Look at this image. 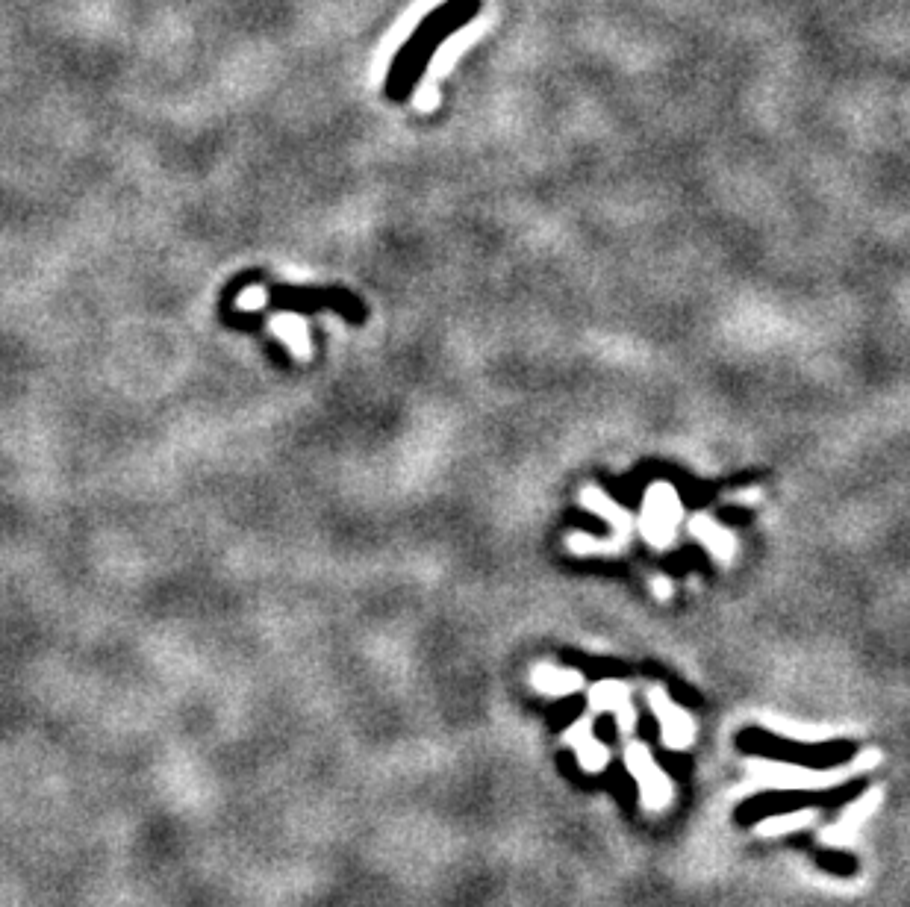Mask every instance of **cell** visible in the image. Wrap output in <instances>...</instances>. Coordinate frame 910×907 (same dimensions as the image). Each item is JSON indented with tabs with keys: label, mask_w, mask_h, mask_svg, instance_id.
I'll return each instance as SVG.
<instances>
[{
	"label": "cell",
	"mask_w": 910,
	"mask_h": 907,
	"mask_svg": "<svg viewBox=\"0 0 910 907\" xmlns=\"http://www.w3.org/2000/svg\"><path fill=\"white\" fill-rule=\"evenodd\" d=\"M693 531H696V536L704 539V545L713 551L716 560H731V554H734V539H731V534H725V531H722L719 525H713L710 519H696Z\"/></svg>",
	"instance_id": "9"
},
{
	"label": "cell",
	"mask_w": 910,
	"mask_h": 907,
	"mask_svg": "<svg viewBox=\"0 0 910 907\" xmlns=\"http://www.w3.org/2000/svg\"><path fill=\"white\" fill-rule=\"evenodd\" d=\"M648 704H651V710H654V716H657V722H660L663 746L681 751V748H687L693 743V737H696V722H693V716H690L681 704H675L660 687H651V690H648Z\"/></svg>",
	"instance_id": "3"
},
{
	"label": "cell",
	"mask_w": 910,
	"mask_h": 907,
	"mask_svg": "<svg viewBox=\"0 0 910 907\" xmlns=\"http://www.w3.org/2000/svg\"><path fill=\"white\" fill-rule=\"evenodd\" d=\"M749 772L769 784V787H784V790H816V787H831L846 778V769L840 772H810L793 763H769V760H754L749 763Z\"/></svg>",
	"instance_id": "2"
},
{
	"label": "cell",
	"mask_w": 910,
	"mask_h": 907,
	"mask_svg": "<svg viewBox=\"0 0 910 907\" xmlns=\"http://www.w3.org/2000/svg\"><path fill=\"white\" fill-rule=\"evenodd\" d=\"M589 707L598 710V713H604V710L616 713L622 734H634V728H637V710L631 704V693H628L625 684H619V681H601V684H595L589 690Z\"/></svg>",
	"instance_id": "5"
},
{
	"label": "cell",
	"mask_w": 910,
	"mask_h": 907,
	"mask_svg": "<svg viewBox=\"0 0 910 907\" xmlns=\"http://www.w3.org/2000/svg\"><path fill=\"white\" fill-rule=\"evenodd\" d=\"M534 687L542 695H569L578 693L584 687V675L572 672V669H560V666H536L531 675Z\"/></svg>",
	"instance_id": "7"
},
{
	"label": "cell",
	"mask_w": 910,
	"mask_h": 907,
	"mask_svg": "<svg viewBox=\"0 0 910 907\" xmlns=\"http://www.w3.org/2000/svg\"><path fill=\"white\" fill-rule=\"evenodd\" d=\"M625 766L637 778L645 807L648 810H666L672 796H675V790H672V781L666 778V772L651 757V751L643 743H628L625 746Z\"/></svg>",
	"instance_id": "1"
},
{
	"label": "cell",
	"mask_w": 910,
	"mask_h": 907,
	"mask_svg": "<svg viewBox=\"0 0 910 907\" xmlns=\"http://www.w3.org/2000/svg\"><path fill=\"white\" fill-rule=\"evenodd\" d=\"M875 801H878V793H869V796H866L863 801L852 804V807L843 813V819L834 825V831H828V834H825V840H828V843H852V840H855L857 828H860V822H863V819H866V816L875 810Z\"/></svg>",
	"instance_id": "8"
},
{
	"label": "cell",
	"mask_w": 910,
	"mask_h": 907,
	"mask_svg": "<svg viewBox=\"0 0 910 907\" xmlns=\"http://www.w3.org/2000/svg\"><path fill=\"white\" fill-rule=\"evenodd\" d=\"M563 743L575 748L578 763H581L587 772H601V769H607V763H610V748L604 746V743L592 734L589 719L575 722V725L563 734Z\"/></svg>",
	"instance_id": "6"
},
{
	"label": "cell",
	"mask_w": 910,
	"mask_h": 907,
	"mask_svg": "<svg viewBox=\"0 0 910 907\" xmlns=\"http://www.w3.org/2000/svg\"><path fill=\"white\" fill-rule=\"evenodd\" d=\"M816 819L813 810H796V813H787V816H778V819H766L760 825V834H787V831H799L804 825H810Z\"/></svg>",
	"instance_id": "10"
},
{
	"label": "cell",
	"mask_w": 910,
	"mask_h": 907,
	"mask_svg": "<svg viewBox=\"0 0 910 907\" xmlns=\"http://www.w3.org/2000/svg\"><path fill=\"white\" fill-rule=\"evenodd\" d=\"M678 513H681V507H678L672 489L669 486H654L648 492V504H645V536L663 548L675 534Z\"/></svg>",
	"instance_id": "4"
},
{
	"label": "cell",
	"mask_w": 910,
	"mask_h": 907,
	"mask_svg": "<svg viewBox=\"0 0 910 907\" xmlns=\"http://www.w3.org/2000/svg\"><path fill=\"white\" fill-rule=\"evenodd\" d=\"M657 595H660V598L669 595V584H666V581H657Z\"/></svg>",
	"instance_id": "11"
}]
</instances>
